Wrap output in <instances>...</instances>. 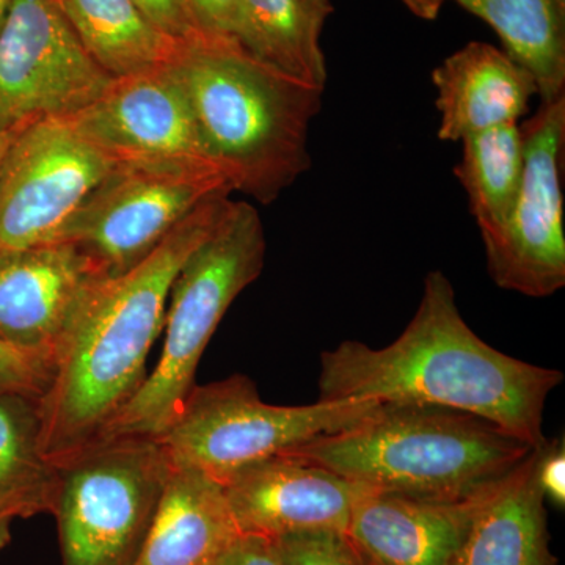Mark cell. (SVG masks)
Wrapping results in <instances>:
<instances>
[{
  "label": "cell",
  "mask_w": 565,
  "mask_h": 565,
  "mask_svg": "<svg viewBox=\"0 0 565 565\" xmlns=\"http://www.w3.org/2000/svg\"><path fill=\"white\" fill-rule=\"evenodd\" d=\"M490 486L463 498L412 497L364 487L345 535L382 565H446Z\"/></svg>",
  "instance_id": "15"
},
{
  "label": "cell",
  "mask_w": 565,
  "mask_h": 565,
  "mask_svg": "<svg viewBox=\"0 0 565 565\" xmlns=\"http://www.w3.org/2000/svg\"><path fill=\"white\" fill-rule=\"evenodd\" d=\"M51 367L35 356L0 341V392L39 401L47 388Z\"/></svg>",
  "instance_id": "25"
},
{
  "label": "cell",
  "mask_w": 565,
  "mask_h": 565,
  "mask_svg": "<svg viewBox=\"0 0 565 565\" xmlns=\"http://www.w3.org/2000/svg\"><path fill=\"white\" fill-rule=\"evenodd\" d=\"M104 277L73 243L40 245L0 258V341L52 366L93 282Z\"/></svg>",
  "instance_id": "14"
},
{
  "label": "cell",
  "mask_w": 565,
  "mask_h": 565,
  "mask_svg": "<svg viewBox=\"0 0 565 565\" xmlns=\"http://www.w3.org/2000/svg\"><path fill=\"white\" fill-rule=\"evenodd\" d=\"M440 111L438 139L462 141L497 126L520 122L530 110L537 84L500 47L471 41L433 71Z\"/></svg>",
  "instance_id": "16"
},
{
  "label": "cell",
  "mask_w": 565,
  "mask_h": 565,
  "mask_svg": "<svg viewBox=\"0 0 565 565\" xmlns=\"http://www.w3.org/2000/svg\"><path fill=\"white\" fill-rule=\"evenodd\" d=\"M557 3H559L561 9L565 10V0H557Z\"/></svg>",
  "instance_id": "35"
},
{
  "label": "cell",
  "mask_w": 565,
  "mask_h": 565,
  "mask_svg": "<svg viewBox=\"0 0 565 565\" xmlns=\"http://www.w3.org/2000/svg\"><path fill=\"white\" fill-rule=\"evenodd\" d=\"M564 374L487 344L440 270L424 278L415 316L392 344L345 340L321 353L319 401L440 405L489 419L531 448L545 444L544 412Z\"/></svg>",
  "instance_id": "2"
},
{
  "label": "cell",
  "mask_w": 565,
  "mask_h": 565,
  "mask_svg": "<svg viewBox=\"0 0 565 565\" xmlns=\"http://www.w3.org/2000/svg\"><path fill=\"white\" fill-rule=\"evenodd\" d=\"M82 46L109 76L172 62L180 41L159 31L134 0H55Z\"/></svg>",
  "instance_id": "20"
},
{
  "label": "cell",
  "mask_w": 565,
  "mask_h": 565,
  "mask_svg": "<svg viewBox=\"0 0 565 565\" xmlns=\"http://www.w3.org/2000/svg\"><path fill=\"white\" fill-rule=\"evenodd\" d=\"M266 252V233L256 207L230 199L217 225L174 278L163 321L166 340L154 371L102 441L158 438L169 429L196 385V367L212 334L236 297L258 280Z\"/></svg>",
  "instance_id": "5"
},
{
  "label": "cell",
  "mask_w": 565,
  "mask_h": 565,
  "mask_svg": "<svg viewBox=\"0 0 565 565\" xmlns=\"http://www.w3.org/2000/svg\"><path fill=\"white\" fill-rule=\"evenodd\" d=\"M333 11L330 0H241L236 41L264 65L323 90L321 39Z\"/></svg>",
  "instance_id": "19"
},
{
  "label": "cell",
  "mask_w": 565,
  "mask_h": 565,
  "mask_svg": "<svg viewBox=\"0 0 565 565\" xmlns=\"http://www.w3.org/2000/svg\"><path fill=\"white\" fill-rule=\"evenodd\" d=\"M228 202L225 193L202 204L151 255L85 294L35 403L40 455L50 467L61 470L98 445L139 392L174 278Z\"/></svg>",
  "instance_id": "1"
},
{
  "label": "cell",
  "mask_w": 565,
  "mask_h": 565,
  "mask_svg": "<svg viewBox=\"0 0 565 565\" xmlns=\"http://www.w3.org/2000/svg\"><path fill=\"white\" fill-rule=\"evenodd\" d=\"M377 404L353 399L267 404L252 379L236 374L193 386L178 418L154 440L170 467L199 471L225 486L250 465L285 455L319 435L355 426Z\"/></svg>",
  "instance_id": "6"
},
{
  "label": "cell",
  "mask_w": 565,
  "mask_h": 565,
  "mask_svg": "<svg viewBox=\"0 0 565 565\" xmlns=\"http://www.w3.org/2000/svg\"><path fill=\"white\" fill-rule=\"evenodd\" d=\"M170 66L204 152L233 192L270 204L311 169L322 88L264 65L234 39L203 33L182 41Z\"/></svg>",
  "instance_id": "3"
},
{
  "label": "cell",
  "mask_w": 565,
  "mask_h": 565,
  "mask_svg": "<svg viewBox=\"0 0 565 565\" xmlns=\"http://www.w3.org/2000/svg\"><path fill=\"white\" fill-rule=\"evenodd\" d=\"M65 118L117 162L214 166L170 63L117 77L98 99Z\"/></svg>",
  "instance_id": "12"
},
{
  "label": "cell",
  "mask_w": 565,
  "mask_h": 565,
  "mask_svg": "<svg viewBox=\"0 0 565 565\" xmlns=\"http://www.w3.org/2000/svg\"><path fill=\"white\" fill-rule=\"evenodd\" d=\"M500 36L505 54L530 71L541 103L565 96V10L557 0H456Z\"/></svg>",
  "instance_id": "21"
},
{
  "label": "cell",
  "mask_w": 565,
  "mask_h": 565,
  "mask_svg": "<svg viewBox=\"0 0 565 565\" xmlns=\"http://www.w3.org/2000/svg\"><path fill=\"white\" fill-rule=\"evenodd\" d=\"M141 13L170 39L189 40L195 35L191 22L185 17L181 0H134Z\"/></svg>",
  "instance_id": "28"
},
{
  "label": "cell",
  "mask_w": 565,
  "mask_h": 565,
  "mask_svg": "<svg viewBox=\"0 0 565 565\" xmlns=\"http://www.w3.org/2000/svg\"><path fill=\"white\" fill-rule=\"evenodd\" d=\"M415 17L424 21H435L444 9L446 0H403Z\"/></svg>",
  "instance_id": "30"
},
{
  "label": "cell",
  "mask_w": 565,
  "mask_h": 565,
  "mask_svg": "<svg viewBox=\"0 0 565 565\" xmlns=\"http://www.w3.org/2000/svg\"><path fill=\"white\" fill-rule=\"evenodd\" d=\"M222 487L239 533L269 541L348 534L353 505L364 490L321 465L286 455L250 465Z\"/></svg>",
  "instance_id": "13"
},
{
  "label": "cell",
  "mask_w": 565,
  "mask_h": 565,
  "mask_svg": "<svg viewBox=\"0 0 565 565\" xmlns=\"http://www.w3.org/2000/svg\"><path fill=\"white\" fill-rule=\"evenodd\" d=\"M24 128V126H22ZM21 128L11 129V131H0V163L6 158L7 151H9L11 141H13L17 134L20 132Z\"/></svg>",
  "instance_id": "32"
},
{
  "label": "cell",
  "mask_w": 565,
  "mask_h": 565,
  "mask_svg": "<svg viewBox=\"0 0 565 565\" xmlns=\"http://www.w3.org/2000/svg\"><path fill=\"white\" fill-rule=\"evenodd\" d=\"M11 3H13V0H0V28H2L7 14H9Z\"/></svg>",
  "instance_id": "34"
},
{
  "label": "cell",
  "mask_w": 565,
  "mask_h": 565,
  "mask_svg": "<svg viewBox=\"0 0 565 565\" xmlns=\"http://www.w3.org/2000/svg\"><path fill=\"white\" fill-rule=\"evenodd\" d=\"M218 565H282L274 541L259 535L241 534Z\"/></svg>",
  "instance_id": "29"
},
{
  "label": "cell",
  "mask_w": 565,
  "mask_h": 565,
  "mask_svg": "<svg viewBox=\"0 0 565 565\" xmlns=\"http://www.w3.org/2000/svg\"><path fill=\"white\" fill-rule=\"evenodd\" d=\"M233 191L211 163L117 162L62 234L104 277L151 255L202 204Z\"/></svg>",
  "instance_id": "8"
},
{
  "label": "cell",
  "mask_w": 565,
  "mask_h": 565,
  "mask_svg": "<svg viewBox=\"0 0 565 565\" xmlns=\"http://www.w3.org/2000/svg\"><path fill=\"white\" fill-rule=\"evenodd\" d=\"M239 535L221 484L199 471L170 467L131 565H218Z\"/></svg>",
  "instance_id": "18"
},
{
  "label": "cell",
  "mask_w": 565,
  "mask_h": 565,
  "mask_svg": "<svg viewBox=\"0 0 565 565\" xmlns=\"http://www.w3.org/2000/svg\"><path fill=\"white\" fill-rule=\"evenodd\" d=\"M111 81L55 0H13L0 28V131L76 114Z\"/></svg>",
  "instance_id": "11"
},
{
  "label": "cell",
  "mask_w": 565,
  "mask_h": 565,
  "mask_svg": "<svg viewBox=\"0 0 565 565\" xmlns=\"http://www.w3.org/2000/svg\"><path fill=\"white\" fill-rule=\"evenodd\" d=\"M282 565H360L348 535L310 533L274 541Z\"/></svg>",
  "instance_id": "24"
},
{
  "label": "cell",
  "mask_w": 565,
  "mask_h": 565,
  "mask_svg": "<svg viewBox=\"0 0 565 565\" xmlns=\"http://www.w3.org/2000/svg\"><path fill=\"white\" fill-rule=\"evenodd\" d=\"M520 126L525 163L519 195L503 230L482 244L498 288L544 299L565 286V96L541 103Z\"/></svg>",
  "instance_id": "10"
},
{
  "label": "cell",
  "mask_w": 565,
  "mask_h": 565,
  "mask_svg": "<svg viewBox=\"0 0 565 565\" xmlns=\"http://www.w3.org/2000/svg\"><path fill=\"white\" fill-rule=\"evenodd\" d=\"M537 457L535 448L489 487L446 565H556Z\"/></svg>",
  "instance_id": "17"
},
{
  "label": "cell",
  "mask_w": 565,
  "mask_h": 565,
  "mask_svg": "<svg viewBox=\"0 0 565 565\" xmlns=\"http://www.w3.org/2000/svg\"><path fill=\"white\" fill-rule=\"evenodd\" d=\"M169 473L161 445L145 437L104 440L61 468L63 565H131Z\"/></svg>",
  "instance_id": "7"
},
{
  "label": "cell",
  "mask_w": 565,
  "mask_h": 565,
  "mask_svg": "<svg viewBox=\"0 0 565 565\" xmlns=\"http://www.w3.org/2000/svg\"><path fill=\"white\" fill-rule=\"evenodd\" d=\"M115 159L65 117L20 129L0 163V258L61 243Z\"/></svg>",
  "instance_id": "9"
},
{
  "label": "cell",
  "mask_w": 565,
  "mask_h": 565,
  "mask_svg": "<svg viewBox=\"0 0 565 565\" xmlns=\"http://www.w3.org/2000/svg\"><path fill=\"white\" fill-rule=\"evenodd\" d=\"M241 0H181L193 31L236 40Z\"/></svg>",
  "instance_id": "26"
},
{
  "label": "cell",
  "mask_w": 565,
  "mask_h": 565,
  "mask_svg": "<svg viewBox=\"0 0 565 565\" xmlns=\"http://www.w3.org/2000/svg\"><path fill=\"white\" fill-rule=\"evenodd\" d=\"M537 481L545 500L564 508L565 504V448L563 438L545 441L537 448Z\"/></svg>",
  "instance_id": "27"
},
{
  "label": "cell",
  "mask_w": 565,
  "mask_h": 565,
  "mask_svg": "<svg viewBox=\"0 0 565 565\" xmlns=\"http://www.w3.org/2000/svg\"><path fill=\"white\" fill-rule=\"evenodd\" d=\"M531 451L525 441L468 412L379 403L355 426L319 435L285 455L377 492L463 498L503 478Z\"/></svg>",
  "instance_id": "4"
},
{
  "label": "cell",
  "mask_w": 565,
  "mask_h": 565,
  "mask_svg": "<svg viewBox=\"0 0 565 565\" xmlns=\"http://www.w3.org/2000/svg\"><path fill=\"white\" fill-rule=\"evenodd\" d=\"M353 548H355L360 565H382L379 561H375L373 556H370L367 553H364L363 550H360L359 546L353 545Z\"/></svg>",
  "instance_id": "33"
},
{
  "label": "cell",
  "mask_w": 565,
  "mask_h": 565,
  "mask_svg": "<svg viewBox=\"0 0 565 565\" xmlns=\"http://www.w3.org/2000/svg\"><path fill=\"white\" fill-rule=\"evenodd\" d=\"M61 475L39 448L35 401L0 392V508L17 519L55 514Z\"/></svg>",
  "instance_id": "23"
},
{
  "label": "cell",
  "mask_w": 565,
  "mask_h": 565,
  "mask_svg": "<svg viewBox=\"0 0 565 565\" xmlns=\"http://www.w3.org/2000/svg\"><path fill=\"white\" fill-rule=\"evenodd\" d=\"M462 147L455 174L484 239L503 230L519 195L525 163L522 126L511 122L486 129L465 137Z\"/></svg>",
  "instance_id": "22"
},
{
  "label": "cell",
  "mask_w": 565,
  "mask_h": 565,
  "mask_svg": "<svg viewBox=\"0 0 565 565\" xmlns=\"http://www.w3.org/2000/svg\"><path fill=\"white\" fill-rule=\"evenodd\" d=\"M13 520H17V515L13 512L9 511V509L0 508V552L9 545L11 539L10 526Z\"/></svg>",
  "instance_id": "31"
}]
</instances>
